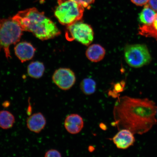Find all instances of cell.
<instances>
[{"label": "cell", "mask_w": 157, "mask_h": 157, "mask_svg": "<svg viewBox=\"0 0 157 157\" xmlns=\"http://www.w3.org/2000/svg\"><path fill=\"white\" fill-rule=\"evenodd\" d=\"M157 107L154 101L124 96L121 97L113 108L116 125L119 129H125L133 134L142 135L156 124Z\"/></svg>", "instance_id": "1"}, {"label": "cell", "mask_w": 157, "mask_h": 157, "mask_svg": "<svg viewBox=\"0 0 157 157\" xmlns=\"http://www.w3.org/2000/svg\"><path fill=\"white\" fill-rule=\"evenodd\" d=\"M12 18L23 31L32 33L42 40L54 38L61 34L53 21L46 17L44 12L34 7L19 11Z\"/></svg>", "instance_id": "2"}, {"label": "cell", "mask_w": 157, "mask_h": 157, "mask_svg": "<svg viewBox=\"0 0 157 157\" xmlns=\"http://www.w3.org/2000/svg\"><path fill=\"white\" fill-rule=\"evenodd\" d=\"M23 31L12 17L0 19V51H3L7 59L11 58L10 46L19 42Z\"/></svg>", "instance_id": "3"}, {"label": "cell", "mask_w": 157, "mask_h": 157, "mask_svg": "<svg viewBox=\"0 0 157 157\" xmlns=\"http://www.w3.org/2000/svg\"><path fill=\"white\" fill-rule=\"evenodd\" d=\"M54 15L61 24L68 25L79 21L83 17L84 7L71 0H58Z\"/></svg>", "instance_id": "4"}, {"label": "cell", "mask_w": 157, "mask_h": 157, "mask_svg": "<svg viewBox=\"0 0 157 157\" xmlns=\"http://www.w3.org/2000/svg\"><path fill=\"white\" fill-rule=\"evenodd\" d=\"M67 26L65 36L68 41H77L86 46L93 42L94 32L90 25L79 21Z\"/></svg>", "instance_id": "5"}, {"label": "cell", "mask_w": 157, "mask_h": 157, "mask_svg": "<svg viewBox=\"0 0 157 157\" xmlns=\"http://www.w3.org/2000/svg\"><path fill=\"white\" fill-rule=\"evenodd\" d=\"M124 57L127 63L134 68L142 67L151 60L148 48L142 44L127 45L124 49Z\"/></svg>", "instance_id": "6"}, {"label": "cell", "mask_w": 157, "mask_h": 157, "mask_svg": "<svg viewBox=\"0 0 157 157\" xmlns=\"http://www.w3.org/2000/svg\"><path fill=\"white\" fill-rule=\"evenodd\" d=\"M52 78L55 84L63 90L70 89L75 83L76 80L74 72L68 68L57 70L53 75Z\"/></svg>", "instance_id": "7"}, {"label": "cell", "mask_w": 157, "mask_h": 157, "mask_svg": "<svg viewBox=\"0 0 157 157\" xmlns=\"http://www.w3.org/2000/svg\"><path fill=\"white\" fill-rule=\"evenodd\" d=\"M134 134L128 129H121L113 138V142L118 148L126 149L135 142Z\"/></svg>", "instance_id": "8"}, {"label": "cell", "mask_w": 157, "mask_h": 157, "mask_svg": "<svg viewBox=\"0 0 157 157\" xmlns=\"http://www.w3.org/2000/svg\"><path fill=\"white\" fill-rule=\"evenodd\" d=\"M14 51L17 58L21 62L24 63L33 58L36 49L30 43L22 42L16 45Z\"/></svg>", "instance_id": "9"}, {"label": "cell", "mask_w": 157, "mask_h": 157, "mask_svg": "<svg viewBox=\"0 0 157 157\" xmlns=\"http://www.w3.org/2000/svg\"><path fill=\"white\" fill-rule=\"evenodd\" d=\"M64 127L69 133L76 134L83 129L84 121L83 119L77 114H72L68 116L64 121Z\"/></svg>", "instance_id": "10"}, {"label": "cell", "mask_w": 157, "mask_h": 157, "mask_svg": "<svg viewBox=\"0 0 157 157\" xmlns=\"http://www.w3.org/2000/svg\"><path fill=\"white\" fill-rule=\"evenodd\" d=\"M46 124V118L40 113L33 114L27 120V127L29 130L37 133L44 128Z\"/></svg>", "instance_id": "11"}, {"label": "cell", "mask_w": 157, "mask_h": 157, "mask_svg": "<svg viewBox=\"0 0 157 157\" xmlns=\"http://www.w3.org/2000/svg\"><path fill=\"white\" fill-rule=\"evenodd\" d=\"M105 54V49L99 44L90 45L86 51V57L90 61L98 62L102 60Z\"/></svg>", "instance_id": "12"}, {"label": "cell", "mask_w": 157, "mask_h": 157, "mask_svg": "<svg viewBox=\"0 0 157 157\" xmlns=\"http://www.w3.org/2000/svg\"><path fill=\"white\" fill-rule=\"evenodd\" d=\"M139 33L143 36L152 37L157 40V13L151 24L144 25L139 27Z\"/></svg>", "instance_id": "13"}, {"label": "cell", "mask_w": 157, "mask_h": 157, "mask_svg": "<svg viewBox=\"0 0 157 157\" xmlns=\"http://www.w3.org/2000/svg\"><path fill=\"white\" fill-rule=\"evenodd\" d=\"M45 67L42 63L39 61L31 62L27 67V72L31 77L35 78H41L44 74Z\"/></svg>", "instance_id": "14"}, {"label": "cell", "mask_w": 157, "mask_h": 157, "mask_svg": "<svg viewBox=\"0 0 157 157\" xmlns=\"http://www.w3.org/2000/svg\"><path fill=\"white\" fill-rule=\"evenodd\" d=\"M15 121L14 116L9 111H0V127L4 129L11 128Z\"/></svg>", "instance_id": "15"}, {"label": "cell", "mask_w": 157, "mask_h": 157, "mask_svg": "<svg viewBox=\"0 0 157 157\" xmlns=\"http://www.w3.org/2000/svg\"><path fill=\"white\" fill-rule=\"evenodd\" d=\"M156 13L147 4L139 14V21L144 25H150L154 21Z\"/></svg>", "instance_id": "16"}, {"label": "cell", "mask_w": 157, "mask_h": 157, "mask_svg": "<svg viewBox=\"0 0 157 157\" xmlns=\"http://www.w3.org/2000/svg\"><path fill=\"white\" fill-rule=\"evenodd\" d=\"M96 82L91 78H86L82 80L80 88L83 93L86 95H90L95 93L96 89Z\"/></svg>", "instance_id": "17"}, {"label": "cell", "mask_w": 157, "mask_h": 157, "mask_svg": "<svg viewBox=\"0 0 157 157\" xmlns=\"http://www.w3.org/2000/svg\"><path fill=\"white\" fill-rule=\"evenodd\" d=\"M75 2L82 6L84 8L90 7V6L93 4L95 2V0H71Z\"/></svg>", "instance_id": "18"}, {"label": "cell", "mask_w": 157, "mask_h": 157, "mask_svg": "<svg viewBox=\"0 0 157 157\" xmlns=\"http://www.w3.org/2000/svg\"><path fill=\"white\" fill-rule=\"evenodd\" d=\"M44 157H62V155L58 151L52 149L45 153Z\"/></svg>", "instance_id": "19"}, {"label": "cell", "mask_w": 157, "mask_h": 157, "mask_svg": "<svg viewBox=\"0 0 157 157\" xmlns=\"http://www.w3.org/2000/svg\"><path fill=\"white\" fill-rule=\"evenodd\" d=\"M148 4H147L155 11H157V0H149Z\"/></svg>", "instance_id": "20"}, {"label": "cell", "mask_w": 157, "mask_h": 157, "mask_svg": "<svg viewBox=\"0 0 157 157\" xmlns=\"http://www.w3.org/2000/svg\"><path fill=\"white\" fill-rule=\"evenodd\" d=\"M149 0H131L134 4L137 6H142L146 5Z\"/></svg>", "instance_id": "21"}]
</instances>
